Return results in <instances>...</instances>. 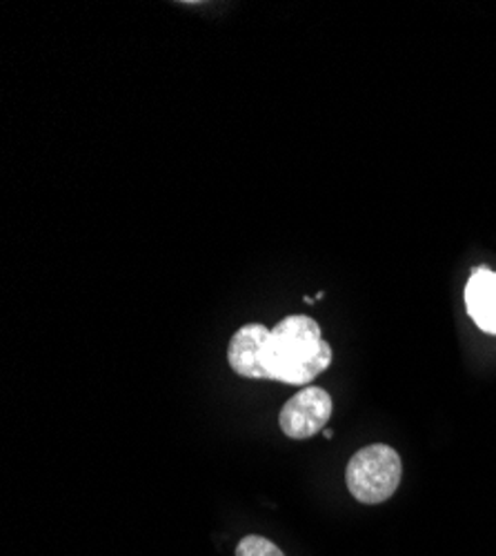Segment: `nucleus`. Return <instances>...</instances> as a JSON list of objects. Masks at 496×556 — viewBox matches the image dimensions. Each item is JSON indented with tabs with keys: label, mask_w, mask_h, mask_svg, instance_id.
<instances>
[{
	"label": "nucleus",
	"mask_w": 496,
	"mask_h": 556,
	"mask_svg": "<svg viewBox=\"0 0 496 556\" xmlns=\"http://www.w3.org/2000/svg\"><path fill=\"white\" fill-rule=\"evenodd\" d=\"M330 363L332 348L328 341H323L319 323L314 318L292 314L272 328L265 358L267 381L307 386L323 375Z\"/></svg>",
	"instance_id": "nucleus-1"
},
{
	"label": "nucleus",
	"mask_w": 496,
	"mask_h": 556,
	"mask_svg": "<svg viewBox=\"0 0 496 556\" xmlns=\"http://www.w3.org/2000/svg\"><path fill=\"white\" fill-rule=\"evenodd\" d=\"M403 466H400V456L396 450L390 445H370L358 450L345 470V481L349 494L366 503V505H377L387 501L398 483H400Z\"/></svg>",
	"instance_id": "nucleus-2"
},
{
	"label": "nucleus",
	"mask_w": 496,
	"mask_h": 556,
	"mask_svg": "<svg viewBox=\"0 0 496 556\" xmlns=\"http://www.w3.org/2000/svg\"><path fill=\"white\" fill-rule=\"evenodd\" d=\"M332 409V396L323 388H305L285 403L279 414V426L290 439H309L328 426Z\"/></svg>",
	"instance_id": "nucleus-3"
},
{
	"label": "nucleus",
	"mask_w": 496,
	"mask_h": 556,
	"mask_svg": "<svg viewBox=\"0 0 496 556\" xmlns=\"http://www.w3.org/2000/svg\"><path fill=\"white\" fill-rule=\"evenodd\" d=\"M269 334H272V330H267L265 326H260V323H250V326H243L232 337L228 361L239 377L267 381L265 358H267Z\"/></svg>",
	"instance_id": "nucleus-4"
},
{
	"label": "nucleus",
	"mask_w": 496,
	"mask_h": 556,
	"mask_svg": "<svg viewBox=\"0 0 496 556\" xmlns=\"http://www.w3.org/2000/svg\"><path fill=\"white\" fill-rule=\"evenodd\" d=\"M466 307L470 318L487 334H496V271L479 267L466 288Z\"/></svg>",
	"instance_id": "nucleus-5"
},
{
	"label": "nucleus",
	"mask_w": 496,
	"mask_h": 556,
	"mask_svg": "<svg viewBox=\"0 0 496 556\" xmlns=\"http://www.w3.org/2000/svg\"><path fill=\"white\" fill-rule=\"evenodd\" d=\"M237 556H285L281 552V547H277L272 541L265 536H245L239 547H237Z\"/></svg>",
	"instance_id": "nucleus-6"
}]
</instances>
